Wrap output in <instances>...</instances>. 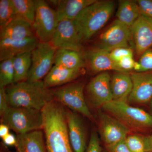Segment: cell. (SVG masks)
<instances>
[{
    "mask_svg": "<svg viewBox=\"0 0 152 152\" xmlns=\"http://www.w3.org/2000/svg\"><path fill=\"white\" fill-rule=\"evenodd\" d=\"M47 152H72L69 139L66 110L53 101L41 110Z\"/></svg>",
    "mask_w": 152,
    "mask_h": 152,
    "instance_id": "cell-1",
    "label": "cell"
},
{
    "mask_svg": "<svg viewBox=\"0 0 152 152\" xmlns=\"http://www.w3.org/2000/svg\"><path fill=\"white\" fill-rule=\"evenodd\" d=\"M6 90L9 106L41 111L54 100L52 91L43 81L15 83Z\"/></svg>",
    "mask_w": 152,
    "mask_h": 152,
    "instance_id": "cell-2",
    "label": "cell"
},
{
    "mask_svg": "<svg viewBox=\"0 0 152 152\" xmlns=\"http://www.w3.org/2000/svg\"><path fill=\"white\" fill-rule=\"evenodd\" d=\"M115 9L112 1H97L85 9L75 20L83 42L89 40L108 21Z\"/></svg>",
    "mask_w": 152,
    "mask_h": 152,
    "instance_id": "cell-3",
    "label": "cell"
},
{
    "mask_svg": "<svg viewBox=\"0 0 152 152\" xmlns=\"http://www.w3.org/2000/svg\"><path fill=\"white\" fill-rule=\"evenodd\" d=\"M102 108L129 129L138 130L152 128V115L142 109L129 105L126 102L113 100Z\"/></svg>",
    "mask_w": 152,
    "mask_h": 152,
    "instance_id": "cell-4",
    "label": "cell"
},
{
    "mask_svg": "<svg viewBox=\"0 0 152 152\" xmlns=\"http://www.w3.org/2000/svg\"><path fill=\"white\" fill-rule=\"evenodd\" d=\"M1 117L2 124L7 125L18 135L43 129L42 111L38 110L9 106Z\"/></svg>",
    "mask_w": 152,
    "mask_h": 152,
    "instance_id": "cell-5",
    "label": "cell"
},
{
    "mask_svg": "<svg viewBox=\"0 0 152 152\" xmlns=\"http://www.w3.org/2000/svg\"><path fill=\"white\" fill-rule=\"evenodd\" d=\"M36 13L32 26L40 42H51L58 24L56 10L43 0H35Z\"/></svg>",
    "mask_w": 152,
    "mask_h": 152,
    "instance_id": "cell-6",
    "label": "cell"
},
{
    "mask_svg": "<svg viewBox=\"0 0 152 152\" xmlns=\"http://www.w3.org/2000/svg\"><path fill=\"white\" fill-rule=\"evenodd\" d=\"M84 88L83 83H75L58 88L52 92L58 102L92 120V115L85 99Z\"/></svg>",
    "mask_w": 152,
    "mask_h": 152,
    "instance_id": "cell-7",
    "label": "cell"
},
{
    "mask_svg": "<svg viewBox=\"0 0 152 152\" xmlns=\"http://www.w3.org/2000/svg\"><path fill=\"white\" fill-rule=\"evenodd\" d=\"M56 50L51 43L39 42L31 52V65L27 81H39L47 76L53 67Z\"/></svg>",
    "mask_w": 152,
    "mask_h": 152,
    "instance_id": "cell-8",
    "label": "cell"
},
{
    "mask_svg": "<svg viewBox=\"0 0 152 152\" xmlns=\"http://www.w3.org/2000/svg\"><path fill=\"white\" fill-rule=\"evenodd\" d=\"M130 28L116 20L101 35L96 48L110 52L120 48H130Z\"/></svg>",
    "mask_w": 152,
    "mask_h": 152,
    "instance_id": "cell-9",
    "label": "cell"
},
{
    "mask_svg": "<svg viewBox=\"0 0 152 152\" xmlns=\"http://www.w3.org/2000/svg\"><path fill=\"white\" fill-rule=\"evenodd\" d=\"M83 42L74 20H62L58 23L51 43L57 49L80 51Z\"/></svg>",
    "mask_w": 152,
    "mask_h": 152,
    "instance_id": "cell-10",
    "label": "cell"
},
{
    "mask_svg": "<svg viewBox=\"0 0 152 152\" xmlns=\"http://www.w3.org/2000/svg\"><path fill=\"white\" fill-rule=\"evenodd\" d=\"M99 130L101 139L106 146L125 140L130 133V129L109 114L99 111Z\"/></svg>",
    "mask_w": 152,
    "mask_h": 152,
    "instance_id": "cell-11",
    "label": "cell"
},
{
    "mask_svg": "<svg viewBox=\"0 0 152 152\" xmlns=\"http://www.w3.org/2000/svg\"><path fill=\"white\" fill-rule=\"evenodd\" d=\"M111 79V77L107 72H103L96 76L87 85L89 99L95 107H102L113 101Z\"/></svg>",
    "mask_w": 152,
    "mask_h": 152,
    "instance_id": "cell-12",
    "label": "cell"
},
{
    "mask_svg": "<svg viewBox=\"0 0 152 152\" xmlns=\"http://www.w3.org/2000/svg\"><path fill=\"white\" fill-rule=\"evenodd\" d=\"M130 29L136 53L141 56L152 47V20L140 15Z\"/></svg>",
    "mask_w": 152,
    "mask_h": 152,
    "instance_id": "cell-13",
    "label": "cell"
},
{
    "mask_svg": "<svg viewBox=\"0 0 152 152\" xmlns=\"http://www.w3.org/2000/svg\"><path fill=\"white\" fill-rule=\"evenodd\" d=\"M131 76L133 88L128 101L140 104L151 102L152 99V71L136 72Z\"/></svg>",
    "mask_w": 152,
    "mask_h": 152,
    "instance_id": "cell-14",
    "label": "cell"
},
{
    "mask_svg": "<svg viewBox=\"0 0 152 152\" xmlns=\"http://www.w3.org/2000/svg\"><path fill=\"white\" fill-rule=\"evenodd\" d=\"M69 139L75 152H86V132L81 118L75 112L66 111Z\"/></svg>",
    "mask_w": 152,
    "mask_h": 152,
    "instance_id": "cell-15",
    "label": "cell"
},
{
    "mask_svg": "<svg viewBox=\"0 0 152 152\" xmlns=\"http://www.w3.org/2000/svg\"><path fill=\"white\" fill-rule=\"evenodd\" d=\"M36 37L23 40L0 39V60L1 61L12 58L18 55L31 52L39 42Z\"/></svg>",
    "mask_w": 152,
    "mask_h": 152,
    "instance_id": "cell-16",
    "label": "cell"
},
{
    "mask_svg": "<svg viewBox=\"0 0 152 152\" xmlns=\"http://www.w3.org/2000/svg\"><path fill=\"white\" fill-rule=\"evenodd\" d=\"M35 36L32 25L18 15L1 28L0 31L1 39L23 40Z\"/></svg>",
    "mask_w": 152,
    "mask_h": 152,
    "instance_id": "cell-17",
    "label": "cell"
},
{
    "mask_svg": "<svg viewBox=\"0 0 152 152\" xmlns=\"http://www.w3.org/2000/svg\"><path fill=\"white\" fill-rule=\"evenodd\" d=\"M91 70L94 73L103 72L114 70L123 72L110 57L109 52L98 48L88 51L85 56Z\"/></svg>",
    "mask_w": 152,
    "mask_h": 152,
    "instance_id": "cell-18",
    "label": "cell"
},
{
    "mask_svg": "<svg viewBox=\"0 0 152 152\" xmlns=\"http://www.w3.org/2000/svg\"><path fill=\"white\" fill-rule=\"evenodd\" d=\"M97 0H58L49 1L56 7L58 21L74 20L80 14Z\"/></svg>",
    "mask_w": 152,
    "mask_h": 152,
    "instance_id": "cell-19",
    "label": "cell"
},
{
    "mask_svg": "<svg viewBox=\"0 0 152 152\" xmlns=\"http://www.w3.org/2000/svg\"><path fill=\"white\" fill-rule=\"evenodd\" d=\"M110 86L113 100L126 102L133 88L131 75L117 72L112 76Z\"/></svg>",
    "mask_w": 152,
    "mask_h": 152,
    "instance_id": "cell-20",
    "label": "cell"
},
{
    "mask_svg": "<svg viewBox=\"0 0 152 152\" xmlns=\"http://www.w3.org/2000/svg\"><path fill=\"white\" fill-rule=\"evenodd\" d=\"M17 152H47L42 130L18 135Z\"/></svg>",
    "mask_w": 152,
    "mask_h": 152,
    "instance_id": "cell-21",
    "label": "cell"
},
{
    "mask_svg": "<svg viewBox=\"0 0 152 152\" xmlns=\"http://www.w3.org/2000/svg\"><path fill=\"white\" fill-rule=\"evenodd\" d=\"M81 69H68L60 66L54 65L43 81L45 86L49 88L72 81L81 74Z\"/></svg>",
    "mask_w": 152,
    "mask_h": 152,
    "instance_id": "cell-22",
    "label": "cell"
},
{
    "mask_svg": "<svg viewBox=\"0 0 152 152\" xmlns=\"http://www.w3.org/2000/svg\"><path fill=\"white\" fill-rule=\"evenodd\" d=\"M85 56L81 52L67 49H57L55 54L54 65L68 69H81L86 64Z\"/></svg>",
    "mask_w": 152,
    "mask_h": 152,
    "instance_id": "cell-23",
    "label": "cell"
},
{
    "mask_svg": "<svg viewBox=\"0 0 152 152\" xmlns=\"http://www.w3.org/2000/svg\"><path fill=\"white\" fill-rule=\"evenodd\" d=\"M118 3L117 20L131 28L141 15L137 1L123 0Z\"/></svg>",
    "mask_w": 152,
    "mask_h": 152,
    "instance_id": "cell-24",
    "label": "cell"
},
{
    "mask_svg": "<svg viewBox=\"0 0 152 152\" xmlns=\"http://www.w3.org/2000/svg\"><path fill=\"white\" fill-rule=\"evenodd\" d=\"M15 69V83L26 81L31 65V52H27L13 58Z\"/></svg>",
    "mask_w": 152,
    "mask_h": 152,
    "instance_id": "cell-25",
    "label": "cell"
},
{
    "mask_svg": "<svg viewBox=\"0 0 152 152\" xmlns=\"http://www.w3.org/2000/svg\"><path fill=\"white\" fill-rule=\"evenodd\" d=\"M125 142L131 152H152V145L150 136L131 135L127 137Z\"/></svg>",
    "mask_w": 152,
    "mask_h": 152,
    "instance_id": "cell-26",
    "label": "cell"
},
{
    "mask_svg": "<svg viewBox=\"0 0 152 152\" xmlns=\"http://www.w3.org/2000/svg\"><path fill=\"white\" fill-rule=\"evenodd\" d=\"M17 15L33 25L35 17L36 7L33 0H12Z\"/></svg>",
    "mask_w": 152,
    "mask_h": 152,
    "instance_id": "cell-27",
    "label": "cell"
},
{
    "mask_svg": "<svg viewBox=\"0 0 152 152\" xmlns=\"http://www.w3.org/2000/svg\"><path fill=\"white\" fill-rule=\"evenodd\" d=\"M14 69L12 58L1 61L0 63V86H6L14 83Z\"/></svg>",
    "mask_w": 152,
    "mask_h": 152,
    "instance_id": "cell-28",
    "label": "cell"
},
{
    "mask_svg": "<svg viewBox=\"0 0 152 152\" xmlns=\"http://www.w3.org/2000/svg\"><path fill=\"white\" fill-rule=\"evenodd\" d=\"M17 16L12 0L0 1V28L4 27Z\"/></svg>",
    "mask_w": 152,
    "mask_h": 152,
    "instance_id": "cell-29",
    "label": "cell"
},
{
    "mask_svg": "<svg viewBox=\"0 0 152 152\" xmlns=\"http://www.w3.org/2000/svg\"><path fill=\"white\" fill-rule=\"evenodd\" d=\"M109 54L114 61L118 63L125 57H133V51L130 48H120L109 52Z\"/></svg>",
    "mask_w": 152,
    "mask_h": 152,
    "instance_id": "cell-30",
    "label": "cell"
},
{
    "mask_svg": "<svg viewBox=\"0 0 152 152\" xmlns=\"http://www.w3.org/2000/svg\"><path fill=\"white\" fill-rule=\"evenodd\" d=\"M139 63L141 66L140 72L152 71V50H148L142 55Z\"/></svg>",
    "mask_w": 152,
    "mask_h": 152,
    "instance_id": "cell-31",
    "label": "cell"
},
{
    "mask_svg": "<svg viewBox=\"0 0 152 152\" xmlns=\"http://www.w3.org/2000/svg\"><path fill=\"white\" fill-rule=\"evenodd\" d=\"M140 15L152 20V0L137 1Z\"/></svg>",
    "mask_w": 152,
    "mask_h": 152,
    "instance_id": "cell-32",
    "label": "cell"
},
{
    "mask_svg": "<svg viewBox=\"0 0 152 152\" xmlns=\"http://www.w3.org/2000/svg\"><path fill=\"white\" fill-rule=\"evenodd\" d=\"M86 152H102L99 138L97 133L93 131L91 134Z\"/></svg>",
    "mask_w": 152,
    "mask_h": 152,
    "instance_id": "cell-33",
    "label": "cell"
},
{
    "mask_svg": "<svg viewBox=\"0 0 152 152\" xmlns=\"http://www.w3.org/2000/svg\"><path fill=\"white\" fill-rule=\"evenodd\" d=\"M135 62L133 57L127 56L123 58L117 63L118 67L123 72H128V71L133 69Z\"/></svg>",
    "mask_w": 152,
    "mask_h": 152,
    "instance_id": "cell-34",
    "label": "cell"
},
{
    "mask_svg": "<svg viewBox=\"0 0 152 152\" xmlns=\"http://www.w3.org/2000/svg\"><path fill=\"white\" fill-rule=\"evenodd\" d=\"M5 87L0 86V115L2 116L9 107Z\"/></svg>",
    "mask_w": 152,
    "mask_h": 152,
    "instance_id": "cell-35",
    "label": "cell"
},
{
    "mask_svg": "<svg viewBox=\"0 0 152 152\" xmlns=\"http://www.w3.org/2000/svg\"><path fill=\"white\" fill-rule=\"evenodd\" d=\"M107 152H131L125 140L113 145L106 146Z\"/></svg>",
    "mask_w": 152,
    "mask_h": 152,
    "instance_id": "cell-36",
    "label": "cell"
},
{
    "mask_svg": "<svg viewBox=\"0 0 152 152\" xmlns=\"http://www.w3.org/2000/svg\"><path fill=\"white\" fill-rule=\"evenodd\" d=\"M2 140L5 145L9 146H16L17 144V137L13 134L9 133L5 137H3Z\"/></svg>",
    "mask_w": 152,
    "mask_h": 152,
    "instance_id": "cell-37",
    "label": "cell"
},
{
    "mask_svg": "<svg viewBox=\"0 0 152 152\" xmlns=\"http://www.w3.org/2000/svg\"><path fill=\"white\" fill-rule=\"evenodd\" d=\"M9 129H10V128L7 125L4 124H1L0 125V137L1 138H3L7 135L8 134L10 133Z\"/></svg>",
    "mask_w": 152,
    "mask_h": 152,
    "instance_id": "cell-38",
    "label": "cell"
},
{
    "mask_svg": "<svg viewBox=\"0 0 152 152\" xmlns=\"http://www.w3.org/2000/svg\"><path fill=\"white\" fill-rule=\"evenodd\" d=\"M141 66L139 62H135L133 69L136 72H140L141 70Z\"/></svg>",
    "mask_w": 152,
    "mask_h": 152,
    "instance_id": "cell-39",
    "label": "cell"
},
{
    "mask_svg": "<svg viewBox=\"0 0 152 152\" xmlns=\"http://www.w3.org/2000/svg\"><path fill=\"white\" fill-rule=\"evenodd\" d=\"M151 109L152 113V99L151 100Z\"/></svg>",
    "mask_w": 152,
    "mask_h": 152,
    "instance_id": "cell-40",
    "label": "cell"
},
{
    "mask_svg": "<svg viewBox=\"0 0 152 152\" xmlns=\"http://www.w3.org/2000/svg\"><path fill=\"white\" fill-rule=\"evenodd\" d=\"M150 137H151V143H152V135L150 136Z\"/></svg>",
    "mask_w": 152,
    "mask_h": 152,
    "instance_id": "cell-41",
    "label": "cell"
}]
</instances>
